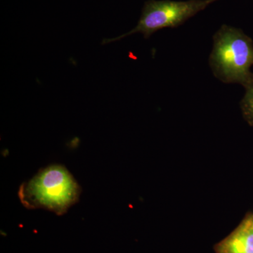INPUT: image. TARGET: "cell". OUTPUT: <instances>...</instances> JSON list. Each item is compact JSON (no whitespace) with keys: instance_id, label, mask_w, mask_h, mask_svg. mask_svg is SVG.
<instances>
[{"instance_id":"6da1fadb","label":"cell","mask_w":253,"mask_h":253,"mask_svg":"<svg viewBox=\"0 0 253 253\" xmlns=\"http://www.w3.org/2000/svg\"><path fill=\"white\" fill-rule=\"evenodd\" d=\"M81 189L66 168L52 165L43 168L20 187V201L29 209L65 214L79 200Z\"/></svg>"},{"instance_id":"7a4b0ae2","label":"cell","mask_w":253,"mask_h":253,"mask_svg":"<svg viewBox=\"0 0 253 253\" xmlns=\"http://www.w3.org/2000/svg\"><path fill=\"white\" fill-rule=\"evenodd\" d=\"M213 41L209 61L214 76L223 83L244 87L253 83V40L242 30L223 25Z\"/></svg>"},{"instance_id":"3957f363","label":"cell","mask_w":253,"mask_h":253,"mask_svg":"<svg viewBox=\"0 0 253 253\" xmlns=\"http://www.w3.org/2000/svg\"><path fill=\"white\" fill-rule=\"evenodd\" d=\"M217 1L219 0H149L145 2L139 22L134 29L118 38L104 39L103 44L119 41L137 33H142L147 39L159 30L181 26Z\"/></svg>"},{"instance_id":"277c9868","label":"cell","mask_w":253,"mask_h":253,"mask_svg":"<svg viewBox=\"0 0 253 253\" xmlns=\"http://www.w3.org/2000/svg\"><path fill=\"white\" fill-rule=\"evenodd\" d=\"M218 253H253V215L219 245Z\"/></svg>"},{"instance_id":"5b68a950","label":"cell","mask_w":253,"mask_h":253,"mask_svg":"<svg viewBox=\"0 0 253 253\" xmlns=\"http://www.w3.org/2000/svg\"><path fill=\"white\" fill-rule=\"evenodd\" d=\"M246 93L241 101V108L246 121L253 126V82L244 87Z\"/></svg>"}]
</instances>
